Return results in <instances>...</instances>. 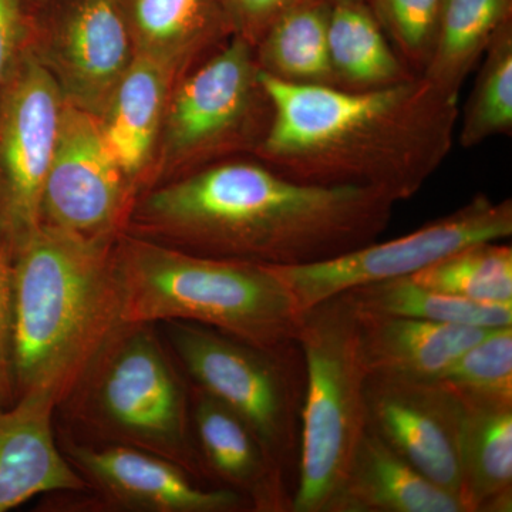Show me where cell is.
Returning a JSON list of instances; mask_svg holds the SVG:
<instances>
[{"label": "cell", "mask_w": 512, "mask_h": 512, "mask_svg": "<svg viewBox=\"0 0 512 512\" xmlns=\"http://www.w3.org/2000/svg\"><path fill=\"white\" fill-rule=\"evenodd\" d=\"M394 205L366 188L299 183L266 164L232 161L153 192L137 224L188 254L296 266L377 241Z\"/></svg>", "instance_id": "1"}, {"label": "cell", "mask_w": 512, "mask_h": 512, "mask_svg": "<svg viewBox=\"0 0 512 512\" xmlns=\"http://www.w3.org/2000/svg\"><path fill=\"white\" fill-rule=\"evenodd\" d=\"M272 101L256 156L299 183L366 188L409 200L451 153L458 100L424 77L375 90L282 82L259 70Z\"/></svg>", "instance_id": "2"}, {"label": "cell", "mask_w": 512, "mask_h": 512, "mask_svg": "<svg viewBox=\"0 0 512 512\" xmlns=\"http://www.w3.org/2000/svg\"><path fill=\"white\" fill-rule=\"evenodd\" d=\"M16 399L69 396L121 323L111 241L40 224L12 254Z\"/></svg>", "instance_id": "3"}, {"label": "cell", "mask_w": 512, "mask_h": 512, "mask_svg": "<svg viewBox=\"0 0 512 512\" xmlns=\"http://www.w3.org/2000/svg\"><path fill=\"white\" fill-rule=\"evenodd\" d=\"M124 323H197L264 349L296 343L301 312L266 266L188 254L146 238L113 251Z\"/></svg>", "instance_id": "4"}, {"label": "cell", "mask_w": 512, "mask_h": 512, "mask_svg": "<svg viewBox=\"0 0 512 512\" xmlns=\"http://www.w3.org/2000/svg\"><path fill=\"white\" fill-rule=\"evenodd\" d=\"M57 410L82 434L76 440L140 448L207 477L192 430L191 384L157 325L121 323Z\"/></svg>", "instance_id": "5"}, {"label": "cell", "mask_w": 512, "mask_h": 512, "mask_svg": "<svg viewBox=\"0 0 512 512\" xmlns=\"http://www.w3.org/2000/svg\"><path fill=\"white\" fill-rule=\"evenodd\" d=\"M301 451L291 512H330L367 427V370L355 309L342 295L301 312Z\"/></svg>", "instance_id": "6"}, {"label": "cell", "mask_w": 512, "mask_h": 512, "mask_svg": "<svg viewBox=\"0 0 512 512\" xmlns=\"http://www.w3.org/2000/svg\"><path fill=\"white\" fill-rule=\"evenodd\" d=\"M191 384L244 420L278 476L296 488L305 362L298 342L264 349L197 323H160Z\"/></svg>", "instance_id": "7"}, {"label": "cell", "mask_w": 512, "mask_h": 512, "mask_svg": "<svg viewBox=\"0 0 512 512\" xmlns=\"http://www.w3.org/2000/svg\"><path fill=\"white\" fill-rule=\"evenodd\" d=\"M512 235V201L480 194L457 211L404 237L372 242L326 261L266 266L291 293L299 312L360 286L420 272L458 249Z\"/></svg>", "instance_id": "8"}, {"label": "cell", "mask_w": 512, "mask_h": 512, "mask_svg": "<svg viewBox=\"0 0 512 512\" xmlns=\"http://www.w3.org/2000/svg\"><path fill=\"white\" fill-rule=\"evenodd\" d=\"M64 103L55 76L35 56L9 67L0 87V232L12 254L42 224Z\"/></svg>", "instance_id": "9"}, {"label": "cell", "mask_w": 512, "mask_h": 512, "mask_svg": "<svg viewBox=\"0 0 512 512\" xmlns=\"http://www.w3.org/2000/svg\"><path fill=\"white\" fill-rule=\"evenodd\" d=\"M272 116L254 46L234 35L175 93L167 116L168 146L180 158L210 157L238 146L256 151Z\"/></svg>", "instance_id": "10"}, {"label": "cell", "mask_w": 512, "mask_h": 512, "mask_svg": "<svg viewBox=\"0 0 512 512\" xmlns=\"http://www.w3.org/2000/svg\"><path fill=\"white\" fill-rule=\"evenodd\" d=\"M365 396L367 426L461 500L464 406L456 394L439 380L367 373Z\"/></svg>", "instance_id": "11"}, {"label": "cell", "mask_w": 512, "mask_h": 512, "mask_svg": "<svg viewBox=\"0 0 512 512\" xmlns=\"http://www.w3.org/2000/svg\"><path fill=\"white\" fill-rule=\"evenodd\" d=\"M126 180L100 121L66 101L43 190L42 224L111 241L126 212Z\"/></svg>", "instance_id": "12"}, {"label": "cell", "mask_w": 512, "mask_h": 512, "mask_svg": "<svg viewBox=\"0 0 512 512\" xmlns=\"http://www.w3.org/2000/svg\"><path fill=\"white\" fill-rule=\"evenodd\" d=\"M59 446L90 493L116 510L237 512L249 507L235 491L201 487L183 467L140 448L86 443L66 433Z\"/></svg>", "instance_id": "13"}, {"label": "cell", "mask_w": 512, "mask_h": 512, "mask_svg": "<svg viewBox=\"0 0 512 512\" xmlns=\"http://www.w3.org/2000/svg\"><path fill=\"white\" fill-rule=\"evenodd\" d=\"M56 403L46 394H25L0 407V512L43 494H89L56 440Z\"/></svg>", "instance_id": "14"}, {"label": "cell", "mask_w": 512, "mask_h": 512, "mask_svg": "<svg viewBox=\"0 0 512 512\" xmlns=\"http://www.w3.org/2000/svg\"><path fill=\"white\" fill-rule=\"evenodd\" d=\"M191 419L207 477L242 495L251 510L291 512V487L278 476L244 420L194 384Z\"/></svg>", "instance_id": "15"}, {"label": "cell", "mask_w": 512, "mask_h": 512, "mask_svg": "<svg viewBox=\"0 0 512 512\" xmlns=\"http://www.w3.org/2000/svg\"><path fill=\"white\" fill-rule=\"evenodd\" d=\"M60 46L73 103L93 114L103 109L131 63L124 0H69Z\"/></svg>", "instance_id": "16"}, {"label": "cell", "mask_w": 512, "mask_h": 512, "mask_svg": "<svg viewBox=\"0 0 512 512\" xmlns=\"http://www.w3.org/2000/svg\"><path fill=\"white\" fill-rule=\"evenodd\" d=\"M356 316L367 373L413 379H440L493 330L377 313Z\"/></svg>", "instance_id": "17"}, {"label": "cell", "mask_w": 512, "mask_h": 512, "mask_svg": "<svg viewBox=\"0 0 512 512\" xmlns=\"http://www.w3.org/2000/svg\"><path fill=\"white\" fill-rule=\"evenodd\" d=\"M330 512H467L366 427Z\"/></svg>", "instance_id": "18"}, {"label": "cell", "mask_w": 512, "mask_h": 512, "mask_svg": "<svg viewBox=\"0 0 512 512\" xmlns=\"http://www.w3.org/2000/svg\"><path fill=\"white\" fill-rule=\"evenodd\" d=\"M170 82V59L147 52L131 60L107 104L104 138L124 177H136L156 141Z\"/></svg>", "instance_id": "19"}, {"label": "cell", "mask_w": 512, "mask_h": 512, "mask_svg": "<svg viewBox=\"0 0 512 512\" xmlns=\"http://www.w3.org/2000/svg\"><path fill=\"white\" fill-rule=\"evenodd\" d=\"M461 500L467 512L512 510V403L463 402Z\"/></svg>", "instance_id": "20"}, {"label": "cell", "mask_w": 512, "mask_h": 512, "mask_svg": "<svg viewBox=\"0 0 512 512\" xmlns=\"http://www.w3.org/2000/svg\"><path fill=\"white\" fill-rule=\"evenodd\" d=\"M328 49L339 89H383L417 76L397 55L365 0L332 2Z\"/></svg>", "instance_id": "21"}, {"label": "cell", "mask_w": 512, "mask_h": 512, "mask_svg": "<svg viewBox=\"0 0 512 512\" xmlns=\"http://www.w3.org/2000/svg\"><path fill=\"white\" fill-rule=\"evenodd\" d=\"M510 22L512 0H443L436 45L421 77L458 100L468 74Z\"/></svg>", "instance_id": "22"}, {"label": "cell", "mask_w": 512, "mask_h": 512, "mask_svg": "<svg viewBox=\"0 0 512 512\" xmlns=\"http://www.w3.org/2000/svg\"><path fill=\"white\" fill-rule=\"evenodd\" d=\"M328 0H299L254 47L259 70L292 84L336 87L328 49Z\"/></svg>", "instance_id": "23"}, {"label": "cell", "mask_w": 512, "mask_h": 512, "mask_svg": "<svg viewBox=\"0 0 512 512\" xmlns=\"http://www.w3.org/2000/svg\"><path fill=\"white\" fill-rule=\"evenodd\" d=\"M360 313L497 329L512 326V303H480L433 291L410 276L340 293Z\"/></svg>", "instance_id": "24"}, {"label": "cell", "mask_w": 512, "mask_h": 512, "mask_svg": "<svg viewBox=\"0 0 512 512\" xmlns=\"http://www.w3.org/2000/svg\"><path fill=\"white\" fill-rule=\"evenodd\" d=\"M128 25L156 49L200 46L235 35L229 0H124Z\"/></svg>", "instance_id": "25"}, {"label": "cell", "mask_w": 512, "mask_h": 512, "mask_svg": "<svg viewBox=\"0 0 512 512\" xmlns=\"http://www.w3.org/2000/svg\"><path fill=\"white\" fill-rule=\"evenodd\" d=\"M417 284L480 303H512V248L478 242L410 276Z\"/></svg>", "instance_id": "26"}, {"label": "cell", "mask_w": 512, "mask_h": 512, "mask_svg": "<svg viewBox=\"0 0 512 512\" xmlns=\"http://www.w3.org/2000/svg\"><path fill=\"white\" fill-rule=\"evenodd\" d=\"M483 57L463 111L458 141L464 148L512 133V22L495 36Z\"/></svg>", "instance_id": "27"}, {"label": "cell", "mask_w": 512, "mask_h": 512, "mask_svg": "<svg viewBox=\"0 0 512 512\" xmlns=\"http://www.w3.org/2000/svg\"><path fill=\"white\" fill-rule=\"evenodd\" d=\"M437 380L463 402L512 403V326L491 330Z\"/></svg>", "instance_id": "28"}, {"label": "cell", "mask_w": 512, "mask_h": 512, "mask_svg": "<svg viewBox=\"0 0 512 512\" xmlns=\"http://www.w3.org/2000/svg\"><path fill=\"white\" fill-rule=\"evenodd\" d=\"M397 55L417 76L426 69L434 45L443 0H365Z\"/></svg>", "instance_id": "29"}, {"label": "cell", "mask_w": 512, "mask_h": 512, "mask_svg": "<svg viewBox=\"0 0 512 512\" xmlns=\"http://www.w3.org/2000/svg\"><path fill=\"white\" fill-rule=\"evenodd\" d=\"M12 252L0 232V407L15 403Z\"/></svg>", "instance_id": "30"}, {"label": "cell", "mask_w": 512, "mask_h": 512, "mask_svg": "<svg viewBox=\"0 0 512 512\" xmlns=\"http://www.w3.org/2000/svg\"><path fill=\"white\" fill-rule=\"evenodd\" d=\"M299 0H229L235 35L252 46Z\"/></svg>", "instance_id": "31"}, {"label": "cell", "mask_w": 512, "mask_h": 512, "mask_svg": "<svg viewBox=\"0 0 512 512\" xmlns=\"http://www.w3.org/2000/svg\"><path fill=\"white\" fill-rule=\"evenodd\" d=\"M25 26L23 0H0V87L12 66Z\"/></svg>", "instance_id": "32"}, {"label": "cell", "mask_w": 512, "mask_h": 512, "mask_svg": "<svg viewBox=\"0 0 512 512\" xmlns=\"http://www.w3.org/2000/svg\"><path fill=\"white\" fill-rule=\"evenodd\" d=\"M32 2H36V3H46V2H49V0H32Z\"/></svg>", "instance_id": "33"}, {"label": "cell", "mask_w": 512, "mask_h": 512, "mask_svg": "<svg viewBox=\"0 0 512 512\" xmlns=\"http://www.w3.org/2000/svg\"><path fill=\"white\" fill-rule=\"evenodd\" d=\"M328 2L332 3V2H335V0H328Z\"/></svg>", "instance_id": "34"}]
</instances>
